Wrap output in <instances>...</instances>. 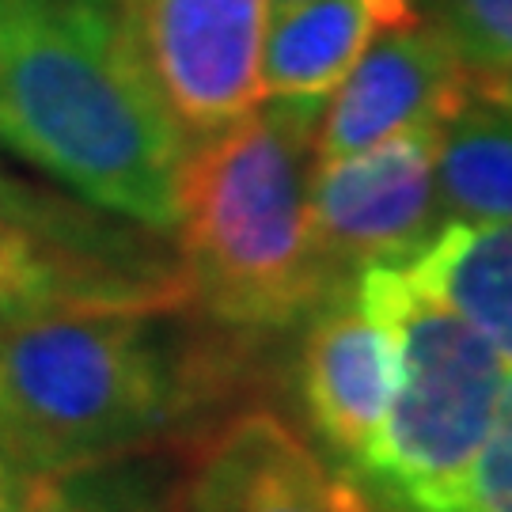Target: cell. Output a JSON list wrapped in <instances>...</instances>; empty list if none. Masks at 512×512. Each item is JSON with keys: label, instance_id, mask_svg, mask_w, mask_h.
I'll list each match as a JSON object with an SVG mask.
<instances>
[{"label": "cell", "instance_id": "cell-1", "mask_svg": "<svg viewBox=\"0 0 512 512\" xmlns=\"http://www.w3.org/2000/svg\"><path fill=\"white\" fill-rule=\"evenodd\" d=\"M0 148L107 217L175 228L190 141L118 0H0Z\"/></svg>", "mask_w": 512, "mask_h": 512}, {"label": "cell", "instance_id": "cell-2", "mask_svg": "<svg viewBox=\"0 0 512 512\" xmlns=\"http://www.w3.org/2000/svg\"><path fill=\"white\" fill-rule=\"evenodd\" d=\"M179 308L57 304L0 323V452L54 478L148 452L213 395Z\"/></svg>", "mask_w": 512, "mask_h": 512}, {"label": "cell", "instance_id": "cell-3", "mask_svg": "<svg viewBox=\"0 0 512 512\" xmlns=\"http://www.w3.org/2000/svg\"><path fill=\"white\" fill-rule=\"evenodd\" d=\"M323 103L262 99L186 152L175 258L186 304L220 330H289L342 289L315 247L308 205Z\"/></svg>", "mask_w": 512, "mask_h": 512}, {"label": "cell", "instance_id": "cell-4", "mask_svg": "<svg viewBox=\"0 0 512 512\" xmlns=\"http://www.w3.org/2000/svg\"><path fill=\"white\" fill-rule=\"evenodd\" d=\"M353 289L387 327L391 406L353 475L391 512H463L509 365L406 262H376Z\"/></svg>", "mask_w": 512, "mask_h": 512}, {"label": "cell", "instance_id": "cell-5", "mask_svg": "<svg viewBox=\"0 0 512 512\" xmlns=\"http://www.w3.org/2000/svg\"><path fill=\"white\" fill-rule=\"evenodd\" d=\"M118 8L152 88L190 145L262 103L266 0H118Z\"/></svg>", "mask_w": 512, "mask_h": 512}, {"label": "cell", "instance_id": "cell-6", "mask_svg": "<svg viewBox=\"0 0 512 512\" xmlns=\"http://www.w3.org/2000/svg\"><path fill=\"white\" fill-rule=\"evenodd\" d=\"M437 137V126L406 129L311 167V232L334 281L346 285L376 262H406L437 236Z\"/></svg>", "mask_w": 512, "mask_h": 512}, {"label": "cell", "instance_id": "cell-7", "mask_svg": "<svg viewBox=\"0 0 512 512\" xmlns=\"http://www.w3.org/2000/svg\"><path fill=\"white\" fill-rule=\"evenodd\" d=\"M478 88L437 23H399L368 46L346 80L327 95L315 164L338 160L399 137L406 129L444 126Z\"/></svg>", "mask_w": 512, "mask_h": 512}, {"label": "cell", "instance_id": "cell-8", "mask_svg": "<svg viewBox=\"0 0 512 512\" xmlns=\"http://www.w3.org/2000/svg\"><path fill=\"white\" fill-rule=\"evenodd\" d=\"M183 512H372L361 490L330 471L289 421L243 410L198 452Z\"/></svg>", "mask_w": 512, "mask_h": 512}, {"label": "cell", "instance_id": "cell-9", "mask_svg": "<svg viewBox=\"0 0 512 512\" xmlns=\"http://www.w3.org/2000/svg\"><path fill=\"white\" fill-rule=\"evenodd\" d=\"M395 353L387 327L357 296L353 281L308 315L296 361V391L308 425L330 456L361 463L391 406Z\"/></svg>", "mask_w": 512, "mask_h": 512}, {"label": "cell", "instance_id": "cell-10", "mask_svg": "<svg viewBox=\"0 0 512 512\" xmlns=\"http://www.w3.org/2000/svg\"><path fill=\"white\" fill-rule=\"evenodd\" d=\"M410 19V0H300L270 12L262 99H327L376 38Z\"/></svg>", "mask_w": 512, "mask_h": 512}, {"label": "cell", "instance_id": "cell-11", "mask_svg": "<svg viewBox=\"0 0 512 512\" xmlns=\"http://www.w3.org/2000/svg\"><path fill=\"white\" fill-rule=\"evenodd\" d=\"M57 304L186 308V285L179 277L129 274L73 255L12 220H0V323Z\"/></svg>", "mask_w": 512, "mask_h": 512}, {"label": "cell", "instance_id": "cell-12", "mask_svg": "<svg viewBox=\"0 0 512 512\" xmlns=\"http://www.w3.org/2000/svg\"><path fill=\"white\" fill-rule=\"evenodd\" d=\"M406 270L512 365V220H444Z\"/></svg>", "mask_w": 512, "mask_h": 512}, {"label": "cell", "instance_id": "cell-13", "mask_svg": "<svg viewBox=\"0 0 512 512\" xmlns=\"http://www.w3.org/2000/svg\"><path fill=\"white\" fill-rule=\"evenodd\" d=\"M437 194L444 220H512V92L478 80L440 126Z\"/></svg>", "mask_w": 512, "mask_h": 512}, {"label": "cell", "instance_id": "cell-14", "mask_svg": "<svg viewBox=\"0 0 512 512\" xmlns=\"http://www.w3.org/2000/svg\"><path fill=\"white\" fill-rule=\"evenodd\" d=\"M0 220H12L19 228L35 232V236L50 239L54 247H65L73 255L107 262L129 274H148V277H179V258H167L156 243L145 236H133L126 228H118L107 213H99L92 205H69L42 194L35 186L19 183L8 171H0Z\"/></svg>", "mask_w": 512, "mask_h": 512}, {"label": "cell", "instance_id": "cell-15", "mask_svg": "<svg viewBox=\"0 0 512 512\" xmlns=\"http://www.w3.org/2000/svg\"><path fill=\"white\" fill-rule=\"evenodd\" d=\"M19 512H160V501L156 478L129 456L69 475L35 478Z\"/></svg>", "mask_w": 512, "mask_h": 512}, {"label": "cell", "instance_id": "cell-16", "mask_svg": "<svg viewBox=\"0 0 512 512\" xmlns=\"http://www.w3.org/2000/svg\"><path fill=\"white\" fill-rule=\"evenodd\" d=\"M437 27L478 80L512 76V0H437Z\"/></svg>", "mask_w": 512, "mask_h": 512}, {"label": "cell", "instance_id": "cell-17", "mask_svg": "<svg viewBox=\"0 0 512 512\" xmlns=\"http://www.w3.org/2000/svg\"><path fill=\"white\" fill-rule=\"evenodd\" d=\"M463 512H512V372L505 376L490 433L475 459Z\"/></svg>", "mask_w": 512, "mask_h": 512}, {"label": "cell", "instance_id": "cell-18", "mask_svg": "<svg viewBox=\"0 0 512 512\" xmlns=\"http://www.w3.org/2000/svg\"><path fill=\"white\" fill-rule=\"evenodd\" d=\"M35 486V478H27L19 467L8 463V456L0 452V512H19V505L27 501Z\"/></svg>", "mask_w": 512, "mask_h": 512}, {"label": "cell", "instance_id": "cell-19", "mask_svg": "<svg viewBox=\"0 0 512 512\" xmlns=\"http://www.w3.org/2000/svg\"><path fill=\"white\" fill-rule=\"evenodd\" d=\"M270 4V12H281V8H293V4H300V0H266Z\"/></svg>", "mask_w": 512, "mask_h": 512}]
</instances>
